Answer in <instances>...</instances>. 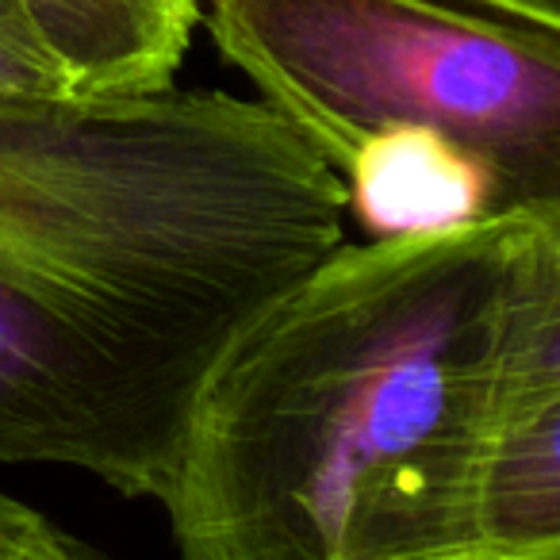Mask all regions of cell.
I'll list each match as a JSON object with an SVG mask.
<instances>
[{
  "mask_svg": "<svg viewBox=\"0 0 560 560\" xmlns=\"http://www.w3.org/2000/svg\"><path fill=\"white\" fill-rule=\"evenodd\" d=\"M47 47L85 101L173 85L200 0H27Z\"/></svg>",
  "mask_w": 560,
  "mask_h": 560,
  "instance_id": "277c9868",
  "label": "cell"
},
{
  "mask_svg": "<svg viewBox=\"0 0 560 560\" xmlns=\"http://www.w3.org/2000/svg\"><path fill=\"white\" fill-rule=\"evenodd\" d=\"M89 545L66 534L43 511L0 491V560H81Z\"/></svg>",
  "mask_w": 560,
  "mask_h": 560,
  "instance_id": "52a82bcc",
  "label": "cell"
},
{
  "mask_svg": "<svg viewBox=\"0 0 560 560\" xmlns=\"http://www.w3.org/2000/svg\"><path fill=\"white\" fill-rule=\"evenodd\" d=\"M346 211L246 96L0 101V460L162 503L211 369L342 246Z\"/></svg>",
  "mask_w": 560,
  "mask_h": 560,
  "instance_id": "6da1fadb",
  "label": "cell"
},
{
  "mask_svg": "<svg viewBox=\"0 0 560 560\" xmlns=\"http://www.w3.org/2000/svg\"><path fill=\"white\" fill-rule=\"evenodd\" d=\"M208 32L338 177L381 135L430 131L499 211L560 208L557 0H208Z\"/></svg>",
  "mask_w": 560,
  "mask_h": 560,
  "instance_id": "3957f363",
  "label": "cell"
},
{
  "mask_svg": "<svg viewBox=\"0 0 560 560\" xmlns=\"http://www.w3.org/2000/svg\"><path fill=\"white\" fill-rule=\"evenodd\" d=\"M346 203L384 234L442 231L499 211L495 185L476 158L430 131H388L373 139L342 177Z\"/></svg>",
  "mask_w": 560,
  "mask_h": 560,
  "instance_id": "5b68a950",
  "label": "cell"
},
{
  "mask_svg": "<svg viewBox=\"0 0 560 560\" xmlns=\"http://www.w3.org/2000/svg\"><path fill=\"white\" fill-rule=\"evenodd\" d=\"M560 323V208L342 246L219 358L180 438V560H342L353 506Z\"/></svg>",
  "mask_w": 560,
  "mask_h": 560,
  "instance_id": "7a4b0ae2",
  "label": "cell"
},
{
  "mask_svg": "<svg viewBox=\"0 0 560 560\" xmlns=\"http://www.w3.org/2000/svg\"><path fill=\"white\" fill-rule=\"evenodd\" d=\"M0 101H85L24 0H0Z\"/></svg>",
  "mask_w": 560,
  "mask_h": 560,
  "instance_id": "8992f818",
  "label": "cell"
},
{
  "mask_svg": "<svg viewBox=\"0 0 560 560\" xmlns=\"http://www.w3.org/2000/svg\"><path fill=\"white\" fill-rule=\"evenodd\" d=\"M81 560H112V557H101L96 549H85V552H81Z\"/></svg>",
  "mask_w": 560,
  "mask_h": 560,
  "instance_id": "ba28073f",
  "label": "cell"
},
{
  "mask_svg": "<svg viewBox=\"0 0 560 560\" xmlns=\"http://www.w3.org/2000/svg\"><path fill=\"white\" fill-rule=\"evenodd\" d=\"M24 4H27V0H24Z\"/></svg>",
  "mask_w": 560,
  "mask_h": 560,
  "instance_id": "9c48e42d",
  "label": "cell"
}]
</instances>
